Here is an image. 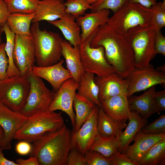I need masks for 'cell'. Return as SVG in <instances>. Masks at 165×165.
<instances>
[{
    "mask_svg": "<svg viewBox=\"0 0 165 165\" xmlns=\"http://www.w3.org/2000/svg\"><path fill=\"white\" fill-rule=\"evenodd\" d=\"M156 32L150 25L135 30L125 38L133 51L135 67H147L157 54L155 48Z\"/></svg>",
    "mask_w": 165,
    "mask_h": 165,
    "instance_id": "obj_6",
    "label": "cell"
},
{
    "mask_svg": "<svg viewBox=\"0 0 165 165\" xmlns=\"http://www.w3.org/2000/svg\"><path fill=\"white\" fill-rule=\"evenodd\" d=\"M28 118L20 112L13 111L0 104V126L4 133L2 150L10 149L11 142L17 131L24 125Z\"/></svg>",
    "mask_w": 165,
    "mask_h": 165,
    "instance_id": "obj_14",
    "label": "cell"
},
{
    "mask_svg": "<svg viewBox=\"0 0 165 165\" xmlns=\"http://www.w3.org/2000/svg\"><path fill=\"white\" fill-rule=\"evenodd\" d=\"M30 31L35 48L36 66H49L61 60L64 40L59 33L41 30L39 22L32 23Z\"/></svg>",
    "mask_w": 165,
    "mask_h": 165,
    "instance_id": "obj_4",
    "label": "cell"
},
{
    "mask_svg": "<svg viewBox=\"0 0 165 165\" xmlns=\"http://www.w3.org/2000/svg\"><path fill=\"white\" fill-rule=\"evenodd\" d=\"M151 8L152 14L150 25L156 31H160L165 26V2H157Z\"/></svg>",
    "mask_w": 165,
    "mask_h": 165,
    "instance_id": "obj_33",
    "label": "cell"
},
{
    "mask_svg": "<svg viewBox=\"0 0 165 165\" xmlns=\"http://www.w3.org/2000/svg\"><path fill=\"white\" fill-rule=\"evenodd\" d=\"M84 156L86 165H112L109 159L96 151L90 149Z\"/></svg>",
    "mask_w": 165,
    "mask_h": 165,
    "instance_id": "obj_37",
    "label": "cell"
},
{
    "mask_svg": "<svg viewBox=\"0 0 165 165\" xmlns=\"http://www.w3.org/2000/svg\"><path fill=\"white\" fill-rule=\"evenodd\" d=\"M154 97L155 101L161 111L165 110V89L155 92Z\"/></svg>",
    "mask_w": 165,
    "mask_h": 165,
    "instance_id": "obj_43",
    "label": "cell"
},
{
    "mask_svg": "<svg viewBox=\"0 0 165 165\" xmlns=\"http://www.w3.org/2000/svg\"><path fill=\"white\" fill-rule=\"evenodd\" d=\"M100 107L114 119L126 122L130 116L131 108L127 94L112 97L100 102Z\"/></svg>",
    "mask_w": 165,
    "mask_h": 165,
    "instance_id": "obj_20",
    "label": "cell"
},
{
    "mask_svg": "<svg viewBox=\"0 0 165 165\" xmlns=\"http://www.w3.org/2000/svg\"><path fill=\"white\" fill-rule=\"evenodd\" d=\"M16 163L18 165H39L38 159L35 156H31L27 159L22 158L17 159Z\"/></svg>",
    "mask_w": 165,
    "mask_h": 165,
    "instance_id": "obj_45",
    "label": "cell"
},
{
    "mask_svg": "<svg viewBox=\"0 0 165 165\" xmlns=\"http://www.w3.org/2000/svg\"><path fill=\"white\" fill-rule=\"evenodd\" d=\"M112 165H138L118 151L115 152L108 159Z\"/></svg>",
    "mask_w": 165,
    "mask_h": 165,
    "instance_id": "obj_39",
    "label": "cell"
},
{
    "mask_svg": "<svg viewBox=\"0 0 165 165\" xmlns=\"http://www.w3.org/2000/svg\"><path fill=\"white\" fill-rule=\"evenodd\" d=\"M92 38L89 37L79 46L80 59L85 71L95 74L98 77L115 73L113 67L106 60L103 47L90 46Z\"/></svg>",
    "mask_w": 165,
    "mask_h": 165,
    "instance_id": "obj_9",
    "label": "cell"
},
{
    "mask_svg": "<svg viewBox=\"0 0 165 165\" xmlns=\"http://www.w3.org/2000/svg\"><path fill=\"white\" fill-rule=\"evenodd\" d=\"M61 53L72 78L79 82L81 77L85 72L80 59L79 46H72L68 42L64 40Z\"/></svg>",
    "mask_w": 165,
    "mask_h": 165,
    "instance_id": "obj_24",
    "label": "cell"
},
{
    "mask_svg": "<svg viewBox=\"0 0 165 165\" xmlns=\"http://www.w3.org/2000/svg\"><path fill=\"white\" fill-rule=\"evenodd\" d=\"M151 14V8L127 1L109 18L107 24L125 38L135 30L150 25Z\"/></svg>",
    "mask_w": 165,
    "mask_h": 165,
    "instance_id": "obj_3",
    "label": "cell"
},
{
    "mask_svg": "<svg viewBox=\"0 0 165 165\" xmlns=\"http://www.w3.org/2000/svg\"><path fill=\"white\" fill-rule=\"evenodd\" d=\"M128 0H99L91 5V12L102 9H110L114 13L118 10Z\"/></svg>",
    "mask_w": 165,
    "mask_h": 165,
    "instance_id": "obj_35",
    "label": "cell"
},
{
    "mask_svg": "<svg viewBox=\"0 0 165 165\" xmlns=\"http://www.w3.org/2000/svg\"><path fill=\"white\" fill-rule=\"evenodd\" d=\"M155 48L156 54L165 56V37L161 31H156L155 38Z\"/></svg>",
    "mask_w": 165,
    "mask_h": 165,
    "instance_id": "obj_41",
    "label": "cell"
},
{
    "mask_svg": "<svg viewBox=\"0 0 165 165\" xmlns=\"http://www.w3.org/2000/svg\"><path fill=\"white\" fill-rule=\"evenodd\" d=\"M65 9L63 0H39L32 23L42 20L48 22L59 19L65 13Z\"/></svg>",
    "mask_w": 165,
    "mask_h": 165,
    "instance_id": "obj_22",
    "label": "cell"
},
{
    "mask_svg": "<svg viewBox=\"0 0 165 165\" xmlns=\"http://www.w3.org/2000/svg\"><path fill=\"white\" fill-rule=\"evenodd\" d=\"M90 45L94 47H103L107 61L123 78L125 79L135 68L134 54L130 44L107 23L98 28Z\"/></svg>",
    "mask_w": 165,
    "mask_h": 165,
    "instance_id": "obj_1",
    "label": "cell"
},
{
    "mask_svg": "<svg viewBox=\"0 0 165 165\" xmlns=\"http://www.w3.org/2000/svg\"><path fill=\"white\" fill-rule=\"evenodd\" d=\"M10 13H35L39 0H4Z\"/></svg>",
    "mask_w": 165,
    "mask_h": 165,
    "instance_id": "obj_32",
    "label": "cell"
},
{
    "mask_svg": "<svg viewBox=\"0 0 165 165\" xmlns=\"http://www.w3.org/2000/svg\"><path fill=\"white\" fill-rule=\"evenodd\" d=\"M1 29L4 32L6 38L5 50L9 61L7 71V77L15 75H20L19 70L14 64L13 58L15 34L11 31L6 23L2 26Z\"/></svg>",
    "mask_w": 165,
    "mask_h": 165,
    "instance_id": "obj_30",
    "label": "cell"
},
{
    "mask_svg": "<svg viewBox=\"0 0 165 165\" xmlns=\"http://www.w3.org/2000/svg\"><path fill=\"white\" fill-rule=\"evenodd\" d=\"M110 13L108 9H102L76 17V22L81 28V43L94 35L100 26L107 23Z\"/></svg>",
    "mask_w": 165,
    "mask_h": 165,
    "instance_id": "obj_18",
    "label": "cell"
},
{
    "mask_svg": "<svg viewBox=\"0 0 165 165\" xmlns=\"http://www.w3.org/2000/svg\"><path fill=\"white\" fill-rule=\"evenodd\" d=\"M138 163L139 165H165V139L152 147Z\"/></svg>",
    "mask_w": 165,
    "mask_h": 165,
    "instance_id": "obj_31",
    "label": "cell"
},
{
    "mask_svg": "<svg viewBox=\"0 0 165 165\" xmlns=\"http://www.w3.org/2000/svg\"><path fill=\"white\" fill-rule=\"evenodd\" d=\"M94 73L85 72L79 82L77 93L100 107L101 103L98 98L99 89L94 82Z\"/></svg>",
    "mask_w": 165,
    "mask_h": 165,
    "instance_id": "obj_27",
    "label": "cell"
},
{
    "mask_svg": "<svg viewBox=\"0 0 165 165\" xmlns=\"http://www.w3.org/2000/svg\"><path fill=\"white\" fill-rule=\"evenodd\" d=\"M64 62L61 59L56 64L46 67L35 65L32 70L37 76L47 81L56 92L65 81L72 78L69 71L64 67Z\"/></svg>",
    "mask_w": 165,
    "mask_h": 165,
    "instance_id": "obj_17",
    "label": "cell"
},
{
    "mask_svg": "<svg viewBox=\"0 0 165 165\" xmlns=\"http://www.w3.org/2000/svg\"><path fill=\"white\" fill-rule=\"evenodd\" d=\"M118 138L115 136H105L98 134L95 137L90 149L100 152L109 159L118 150Z\"/></svg>",
    "mask_w": 165,
    "mask_h": 165,
    "instance_id": "obj_29",
    "label": "cell"
},
{
    "mask_svg": "<svg viewBox=\"0 0 165 165\" xmlns=\"http://www.w3.org/2000/svg\"><path fill=\"white\" fill-rule=\"evenodd\" d=\"M94 81L98 88V98L100 102L117 95H127L125 79L116 73L104 77L97 76L94 77Z\"/></svg>",
    "mask_w": 165,
    "mask_h": 165,
    "instance_id": "obj_15",
    "label": "cell"
},
{
    "mask_svg": "<svg viewBox=\"0 0 165 165\" xmlns=\"http://www.w3.org/2000/svg\"><path fill=\"white\" fill-rule=\"evenodd\" d=\"M89 4L92 5L96 2L99 0H87Z\"/></svg>",
    "mask_w": 165,
    "mask_h": 165,
    "instance_id": "obj_50",
    "label": "cell"
},
{
    "mask_svg": "<svg viewBox=\"0 0 165 165\" xmlns=\"http://www.w3.org/2000/svg\"><path fill=\"white\" fill-rule=\"evenodd\" d=\"M4 138V133L3 130L0 126V148L3 144Z\"/></svg>",
    "mask_w": 165,
    "mask_h": 165,
    "instance_id": "obj_48",
    "label": "cell"
},
{
    "mask_svg": "<svg viewBox=\"0 0 165 165\" xmlns=\"http://www.w3.org/2000/svg\"><path fill=\"white\" fill-rule=\"evenodd\" d=\"M79 86V82L72 78L65 81L59 89L54 92L53 101L48 110H60L66 113L70 119L73 127L75 125V118L73 103Z\"/></svg>",
    "mask_w": 165,
    "mask_h": 165,
    "instance_id": "obj_13",
    "label": "cell"
},
{
    "mask_svg": "<svg viewBox=\"0 0 165 165\" xmlns=\"http://www.w3.org/2000/svg\"><path fill=\"white\" fill-rule=\"evenodd\" d=\"M67 165H86L84 154L76 148H72L67 157Z\"/></svg>",
    "mask_w": 165,
    "mask_h": 165,
    "instance_id": "obj_38",
    "label": "cell"
},
{
    "mask_svg": "<svg viewBox=\"0 0 165 165\" xmlns=\"http://www.w3.org/2000/svg\"><path fill=\"white\" fill-rule=\"evenodd\" d=\"M147 119L142 117L135 111H131L128 124L125 130L122 131L117 138L119 152L125 154L128 146L133 141L136 134L147 124Z\"/></svg>",
    "mask_w": 165,
    "mask_h": 165,
    "instance_id": "obj_21",
    "label": "cell"
},
{
    "mask_svg": "<svg viewBox=\"0 0 165 165\" xmlns=\"http://www.w3.org/2000/svg\"><path fill=\"white\" fill-rule=\"evenodd\" d=\"M32 146L28 141H24L18 143L16 146V152L22 155L29 154L31 150Z\"/></svg>",
    "mask_w": 165,
    "mask_h": 165,
    "instance_id": "obj_42",
    "label": "cell"
},
{
    "mask_svg": "<svg viewBox=\"0 0 165 165\" xmlns=\"http://www.w3.org/2000/svg\"><path fill=\"white\" fill-rule=\"evenodd\" d=\"M10 14L4 0H0V25L2 26L6 23Z\"/></svg>",
    "mask_w": 165,
    "mask_h": 165,
    "instance_id": "obj_44",
    "label": "cell"
},
{
    "mask_svg": "<svg viewBox=\"0 0 165 165\" xmlns=\"http://www.w3.org/2000/svg\"><path fill=\"white\" fill-rule=\"evenodd\" d=\"M13 58L21 75L27 76L36 62L35 48L31 36L15 35Z\"/></svg>",
    "mask_w": 165,
    "mask_h": 165,
    "instance_id": "obj_11",
    "label": "cell"
},
{
    "mask_svg": "<svg viewBox=\"0 0 165 165\" xmlns=\"http://www.w3.org/2000/svg\"><path fill=\"white\" fill-rule=\"evenodd\" d=\"M134 3H138L147 8H150L157 2L156 0H128Z\"/></svg>",
    "mask_w": 165,
    "mask_h": 165,
    "instance_id": "obj_46",
    "label": "cell"
},
{
    "mask_svg": "<svg viewBox=\"0 0 165 165\" xmlns=\"http://www.w3.org/2000/svg\"><path fill=\"white\" fill-rule=\"evenodd\" d=\"M143 134L156 135L165 133V115H161L158 118L144 127L141 130Z\"/></svg>",
    "mask_w": 165,
    "mask_h": 165,
    "instance_id": "obj_36",
    "label": "cell"
},
{
    "mask_svg": "<svg viewBox=\"0 0 165 165\" xmlns=\"http://www.w3.org/2000/svg\"><path fill=\"white\" fill-rule=\"evenodd\" d=\"M31 146L29 156L37 157L39 165H67L72 148L71 131L64 124L59 130L45 133Z\"/></svg>",
    "mask_w": 165,
    "mask_h": 165,
    "instance_id": "obj_2",
    "label": "cell"
},
{
    "mask_svg": "<svg viewBox=\"0 0 165 165\" xmlns=\"http://www.w3.org/2000/svg\"><path fill=\"white\" fill-rule=\"evenodd\" d=\"M100 107L96 105L80 128L77 131H71L72 148H76L83 154L90 149L98 134L97 118Z\"/></svg>",
    "mask_w": 165,
    "mask_h": 165,
    "instance_id": "obj_12",
    "label": "cell"
},
{
    "mask_svg": "<svg viewBox=\"0 0 165 165\" xmlns=\"http://www.w3.org/2000/svg\"><path fill=\"white\" fill-rule=\"evenodd\" d=\"M64 5L65 13L76 17L83 15L87 10L91 8L87 0H67L64 2Z\"/></svg>",
    "mask_w": 165,
    "mask_h": 165,
    "instance_id": "obj_34",
    "label": "cell"
},
{
    "mask_svg": "<svg viewBox=\"0 0 165 165\" xmlns=\"http://www.w3.org/2000/svg\"><path fill=\"white\" fill-rule=\"evenodd\" d=\"M96 105L91 101L76 93L73 103L75 115L73 131H77L80 128Z\"/></svg>",
    "mask_w": 165,
    "mask_h": 165,
    "instance_id": "obj_28",
    "label": "cell"
},
{
    "mask_svg": "<svg viewBox=\"0 0 165 165\" xmlns=\"http://www.w3.org/2000/svg\"><path fill=\"white\" fill-rule=\"evenodd\" d=\"M64 125L62 112L47 111L28 116L14 139L34 142L45 133L59 130Z\"/></svg>",
    "mask_w": 165,
    "mask_h": 165,
    "instance_id": "obj_5",
    "label": "cell"
},
{
    "mask_svg": "<svg viewBox=\"0 0 165 165\" xmlns=\"http://www.w3.org/2000/svg\"><path fill=\"white\" fill-rule=\"evenodd\" d=\"M164 139L165 133L148 134L143 133L140 130L135 136L133 140L134 143L128 146L125 154L138 164V163L151 148L157 142Z\"/></svg>",
    "mask_w": 165,
    "mask_h": 165,
    "instance_id": "obj_16",
    "label": "cell"
},
{
    "mask_svg": "<svg viewBox=\"0 0 165 165\" xmlns=\"http://www.w3.org/2000/svg\"><path fill=\"white\" fill-rule=\"evenodd\" d=\"M156 91V86H154L145 90L139 96H131L128 97L131 111H135L147 119L155 113L162 111L154 98Z\"/></svg>",
    "mask_w": 165,
    "mask_h": 165,
    "instance_id": "obj_19",
    "label": "cell"
},
{
    "mask_svg": "<svg viewBox=\"0 0 165 165\" xmlns=\"http://www.w3.org/2000/svg\"><path fill=\"white\" fill-rule=\"evenodd\" d=\"M29 90L27 76L7 78L0 81V102L11 110L20 112L25 104Z\"/></svg>",
    "mask_w": 165,
    "mask_h": 165,
    "instance_id": "obj_7",
    "label": "cell"
},
{
    "mask_svg": "<svg viewBox=\"0 0 165 165\" xmlns=\"http://www.w3.org/2000/svg\"><path fill=\"white\" fill-rule=\"evenodd\" d=\"M127 85L128 97L135 93L158 84L165 85V71L155 69L150 64L142 68L135 67L125 79Z\"/></svg>",
    "mask_w": 165,
    "mask_h": 165,
    "instance_id": "obj_10",
    "label": "cell"
},
{
    "mask_svg": "<svg viewBox=\"0 0 165 165\" xmlns=\"http://www.w3.org/2000/svg\"><path fill=\"white\" fill-rule=\"evenodd\" d=\"M2 32V30L1 28H0V46L2 43V38H1Z\"/></svg>",
    "mask_w": 165,
    "mask_h": 165,
    "instance_id": "obj_51",
    "label": "cell"
},
{
    "mask_svg": "<svg viewBox=\"0 0 165 165\" xmlns=\"http://www.w3.org/2000/svg\"><path fill=\"white\" fill-rule=\"evenodd\" d=\"M1 103V102H0V104Z\"/></svg>",
    "mask_w": 165,
    "mask_h": 165,
    "instance_id": "obj_52",
    "label": "cell"
},
{
    "mask_svg": "<svg viewBox=\"0 0 165 165\" xmlns=\"http://www.w3.org/2000/svg\"><path fill=\"white\" fill-rule=\"evenodd\" d=\"M156 69L159 71H165V64L162 66L158 67Z\"/></svg>",
    "mask_w": 165,
    "mask_h": 165,
    "instance_id": "obj_49",
    "label": "cell"
},
{
    "mask_svg": "<svg viewBox=\"0 0 165 165\" xmlns=\"http://www.w3.org/2000/svg\"><path fill=\"white\" fill-rule=\"evenodd\" d=\"M76 17L65 13L60 19L49 21L50 24L58 28L65 39L73 46L81 44L80 28L75 21Z\"/></svg>",
    "mask_w": 165,
    "mask_h": 165,
    "instance_id": "obj_23",
    "label": "cell"
},
{
    "mask_svg": "<svg viewBox=\"0 0 165 165\" xmlns=\"http://www.w3.org/2000/svg\"><path fill=\"white\" fill-rule=\"evenodd\" d=\"M27 77L30 83V90L25 104L20 112L29 116L47 111L51 104L54 92L48 89L41 78L31 70Z\"/></svg>",
    "mask_w": 165,
    "mask_h": 165,
    "instance_id": "obj_8",
    "label": "cell"
},
{
    "mask_svg": "<svg viewBox=\"0 0 165 165\" xmlns=\"http://www.w3.org/2000/svg\"><path fill=\"white\" fill-rule=\"evenodd\" d=\"M35 15V13H10L7 18L6 23L11 31L15 35L31 36V24Z\"/></svg>",
    "mask_w": 165,
    "mask_h": 165,
    "instance_id": "obj_25",
    "label": "cell"
},
{
    "mask_svg": "<svg viewBox=\"0 0 165 165\" xmlns=\"http://www.w3.org/2000/svg\"><path fill=\"white\" fill-rule=\"evenodd\" d=\"M2 150L0 148V165H18L13 161L6 159L4 156Z\"/></svg>",
    "mask_w": 165,
    "mask_h": 165,
    "instance_id": "obj_47",
    "label": "cell"
},
{
    "mask_svg": "<svg viewBox=\"0 0 165 165\" xmlns=\"http://www.w3.org/2000/svg\"><path fill=\"white\" fill-rule=\"evenodd\" d=\"M5 43H2L0 46V81L7 77V71L9 61L5 50Z\"/></svg>",
    "mask_w": 165,
    "mask_h": 165,
    "instance_id": "obj_40",
    "label": "cell"
},
{
    "mask_svg": "<svg viewBox=\"0 0 165 165\" xmlns=\"http://www.w3.org/2000/svg\"><path fill=\"white\" fill-rule=\"evenodd\" d=\"M127 126L126 122H119L112 118L100 107L97 118L98 134L105 136H115L118 138Z\"/></svg>",
    "mask_w": 165,
    "mask_h": 165,
    "instance_id": "obj_26",
    "label": "cell"
}]
</instances>
